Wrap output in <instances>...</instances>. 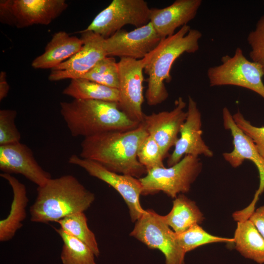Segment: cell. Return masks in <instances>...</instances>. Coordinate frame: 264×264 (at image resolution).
I'll use <instances>...</instances> for the list:
<instances>
[{
    "instance_id": "d6986e66",
    "label": "cell",
    "mask_w": 264,
    "mask_h": 264,
    "mask_svg": "<svg viewBox=\"0 0 264 264\" xmlns=\"http://www.w3.org/2000/svg\"><path fill=\"white\" fill-rule=\"evenodd\" d=\"M81 38L70 36L65 31L55 33L42 54L35 58L32 66L35 69H52L76 54L81 49Z\"/></svg>"
},
{
    "instance_id": "ac0fdd59",
    "label": "cell",
    "mask_w": 264,
    "mask_h": 264,
    "mask_svg": "<svg viewBox=\"0 0 264 264\" xmlns=\"http://www.w3.org/2000/svg\"><path fill=\"white\" fill-rule=\"evenodd\" d=\"M67 7L65 0H13L16 27L48 25Z\"/></svg>"
},
{
    "instance_id": "f546056e",
    "label": "cell",
    "mask_w": 264,
    "mask_h": 264,
    "mask_svg": "<svg viewBox=\"0 0 264 264\" xmlns=\"http://www.w3.org/2000/svg\"><path fill=\"white\" fill-rule=\"evenodd\" d=\"M251 61L259 64L264 72V15L257 21L255 29L247 36Z\"/></svg>"
},
{
    "instance_id": "5bb4252c",
    "label": "cell",
    "mask_w": 264,
    "mask_h": 264,
    "mask_svg": "<svg viewBox=\"0 0 264 264\" xmlns=\"http://www.w3.org/2000/svg\"><path fill=\"white\" fill-rule=\"evenodd\" d=\"M186 106V103L180 97L176 101L172 110L144 115L142 123L158 145L164 158L168 155L170 149L178 138L181 127L187 117Z\"/></svg>"
},
{
    "instance_id": "83f0119b",
    "label": "cell",
    "mask_w": 264,
    "mask_h": 264,
    "mask_svg": "<svg viewBox=\"0 0 264 264\" xmlns=\"http://www.w3.org/2000/svg\"><path fill=\"white\" fill-rule=\"evenodd\" d=\"M139 162L146 169L147 172L153 169L165 167L164 157L160 149L149 134L140 144L137 152Z\"/></svg>"
},
{
    "instance_id": "30bf717a",
    "label": "cell",
    "mask_w": 264,
    "mask_h": 264,
    "mask_svg": "<svg viewBox=\"0 0 264 264\" xmlns=\"http://www.w3.org/2000/svg\"><path fill=\"white\" fill-rule=\"evenodd\" d=\"M118 64L119 108L130 118L141 123L145 115L142 110L144 101L143 60L122 58Z\"/></svg>"
},
{
    "instance_id": "277c9868",
    "label": "cell",
    "mask_w": 264,
    "mask_h": 264,
    "mask_svg": "<svg viewBox=\"0 0 264 264\" xmlns=\"http://www.w3.org/2000/svg\"><path fill=\"white\" fill-rule=\"evenodd\" d=\"M60 105L61 114L73 137L129 131L140 124L121 111L117 102L74 99Z\"/></svg>"
},
{
    "instance_id": "603a6c76",
    "label": "cell",
    "mask_w": 264,
    "mask_h": 264,
    "mask_svg": "<svg viewBox=\"0 0 264 264\" xmlns=\"http://www.w3.org/2000/svg\"><path fill=\"white\" fill-rule=\"evenodd\" d=\"M74 99L94 100L118 103V89L110 88L88 80L80 78L71 79L62 92Z\"/></svg>"
},
{
    "instance_id": "8992f818",
    "label": "cell",
    "mask_w": 264,
    "mask_h": 264,
    "mask_svg": "<svg viewBox=\"0 0 264 264\" xmlns=\"http://www.w3.org/2000/svg\"><path fill=\"white\" fill-rule=\"evenodd\" d=\"M207 75L211 87L235 86L250 89L264 99V72L257 63L249 61L237 47L233 56L221 57V64L209 67Z\"/></svg>"
},
{
    "instance_id": "ba28073f",
    "label": "cell",
    "mask_w": 264,
    "mask_h": 264,
    "mask_svg": "<svg viewBox=\"0 0 264 264\" xmlns=\"http://www.w3.org/2000/svg\"><path fill=\"white\" fill-rule=\"evenodd\" d=\"M150 9L144 0H113L80 32L91 31L107 39L126 25L138 28L147 24Z\"/></svg>"
},
{
    "instance_id": "6da1fadb",
    "label": "cell",
    "mask_w": 264,
    "mask_h": 264,
    "mask_svg": "<svg viewBox=\"0 0 264 264\" xmlns=\"http://www.w3.org/2000/svg\"><path fill=\"white\" fill-rule=\"evenodd\" d=\"M149 135L143 123L132 130L110 131L84 138L79 156L120 174L140 178L146 169L139 162L137 152Z\"/></svg>"
},
{
    "instance_id": "9a60e30c",
    "label": "cell",
    "mask_w": 264,
    "mask_h": 264,
    "mask_svg": "<svg viewBox=\"0 0 264 264\" xmlns=\"http://www.w3.org/2000/svg\"><path fill=\"white\" fill-rule=\"evenodd\" d=\"M223 124L230 131L233 138V149L224 153V159L233 168L241 165L245 159L255 164L259 174L260 184L250 205L255 206L259 196L264 191V158L260 154L252 139L236 124L227 107L222 109Z\"/></svg>"
},
{
    "instance_id": "4316f807",
    "label": "cell",
    "mask_w": 264,
    "mask_h": 264,
    "mask_svg": "<svg viewBox=\"0 0 264 264\" xmlns=\"http://www.w3.org/2000/svg\"><path fill=\"white\" fill-rule=\"evenodd\" d=\"M176 237L179 245L186 253L206 244L218 242L234 243L233 238L213 235L198 224L193 225L181 233L176 234Z\"/></svg>"
},
{
    "instance_id": "2e32d148",
    "label": "cell",
    "mask_w": 264,
    "mask_h": 264,
    "mask_svg": "<svg viewBox=\"0 0 264 264\" xmlns=\"http://www.w3.org/2000/svg\"><path fill=\"white\" fill-rule=\"evenodd\" d=\"M0 170L3 173L20 174L38 186L51 178L36 160L33 153L20 142L0 146Z\"/></svg>"
},
{
    "instance_id": "d6a6232c",
    "label": "cell",
    "mask_w": 264,
    "mask_h": 264,
    "mask_svg": "<svg viewBox=\"0 0 264 264\" xmlns=\"http://www.w3.org/2000/svg\"><path fill=\"white\" fill-rule=\"evenodd\" d=\"M248 219L264 238V205L254 210Z\"/></svg>"
},
{
    "instance_id": "f1b7e54d",
    "label": "cell",
    "mask_w": 264,
    "mask_h": 264,
    "mask_svg": "<svg viewBox=\"0 0 264 264\" xmlns=\"http://www.w3.org/2000/svg\"><path fill=\"white\" fill-rule=\"evenodd\" d=\"M17 114L13 110H0V146L20 142L21 134L15 124Z\"/></svg>"
},
{
    "instance_id": "3957f363",
    "label": "cell",
    "mask_w": 264,
    "mask_h": 264,
    "mask_svg": "<svg viewBox=\"0 0 264 264\" xmlns=\"http://www.w3.org/2000/svg\"><path fill=\"white\" fill-rule=\"evenodd\" d=\"M37 196L30 207V220L37 223L57 222L76 213L84 212L95 200L94 194L74 176L50 178L38 186Z\"/></svg>"
},
{
    "instance_id": "5b68a950",
    "label": "cell",
    "mask_w": 264,
    "mask_h": 264,
    "mask_svg": "<svg viewBox=\"0 0 264 264\" xmlns=\"http://www.w3.org/2000/svg\"><path fill=\"white\" fill-rule=\"evenodd\" d=\"M202 169V163L198 157L185 155L172 166L151 170L139 178L143 188L142 195L161 191L175 198L190 191Z\"/></svg>"
},
{
    "instance_id": "44dd1931",
    "label": "cell",
    "mask_w": 264,
    "mask_h": 264,
    "mask_svg": "<svg viewBox=\"0 0 264 264\" xmlns=\"http://www.w3.org/2000/svg\"><path fill=\"white\" fill-rule=\"evenodd\" d=\"M170 212L162 216L163 221L176 234L181 233L193 225L201 224L205 218L196 202L183 194L173 201Z\"/></svg>"
},
{
    "instance_id": "8fae6325",
    "label": "cell",
    "mask_w": 264,
    "mask_h": 264,
    "mask_svg": "<svg viewBox=\"0 0 264 264\" xmlns=\"http://www.w3.org/2000/svg\"><path fill=\"white\" fill-rule=\"evenodd\" d=\"M161 39L150 22L133 30H120L104 39L107 56L144 58L159 43Z\"/></svg>"
},
{
    "instance_id": "d4e9b609",
    "label": "cell",
    "mask_w": 264,
    "mask_h": 264,
    "mask_svg": "<svg viewBox=\"0 0 264 264\" xmlns=\"http://www.w3.org/2000/svg\"><path fill=\"white\" fill-rule=\"evenodd\" d=\"M57 223L66 232L86 244L95 256L100 255L95 236L88 226L87 218L84 212L67 216L59 220Z\"/></svg>"
},
{
    "instance_id": "7a4b0ae2",
    "label": "cell",
    "mask_w": 264,
    "mask_h": 264,
    "mask_svg": "<svg viewBox=\"0 0 264 264\" xmlns=\"http://www.w3.org/2000/svg\"><path fill=\"white\" fill-rule=\"evenodd\" d=\"M201 32L185 25L176 32L162 39L157 45L144 58V72L148 75V86L145 93L149 106H156L165 101L169 93L164 82L172 80V66L184 53H194L198 50Z\"/></svg>"
},
{
    "instance_id": "ffe728a7",
    "label": "cell",
    "mask_w": 264,
    "mask_h": 264,
    "mask_svg": "<svg viewBox=\"0 0 264 264\" xmlns=\"http://www.w3.org/2000/svg\"><path fill=\"white\" fill-rule=\"evenodd\" d=\"M0 176L7 181L13 192L9 213L6 218L0 220V241L5 242L11 240L23 226L29 199L24 184L10 174L2 173Z\"/></svg>"
},
{
    "instance_id": "4dcf8cb0",
    "label": "cell",
    "mask_w": 264,
    "mask_h": 264,
    "mask_svg": "<svg viewBox=\"0 0 264 264\" xmlns=\"http://www.w3.org/2000/svg\"><path fill=\"white\" fill-rule=\"evenodd\" d=\"M233 118L238 126L252 139L259 153L264 158V126H253L239 110L233 115Z\"/></svg>"
},
{
    "instance_id": "7c38bea8",
    "label": "cell",
    "mask_w": 264,
    "mask_h": 264,
    "mask_svg": "<svg viewBox=\"0 0 264 264\" xmlns=\"http://www.w3.org/2000/svg\"><path fill=\"white\" fill-rule=\"evenodd\" d=\"M83 45L76 54L51 69L48 76L50 81L81 78L96 64L107 56L104 39L91 31L79 32Z\"/></svg>"
},
{
    "instance_id": "e0dca14e",
    "label": "cell",
    "mask_w": 264,
    "mask_h": 264,
    "mask_svg": "<svg viewBox=\"0 0 264 264\" xmlns=\"http://www.w3.org/2000/svg\"><path fill=\"white\" fill-rule=\"evenodd\" d=\"M201 3V0H176L163 8H151L150 22L160 38H165L194 19Z\"/></svg>"
},
{
    "instance_id": "7402d4cb",
    "label": "cell",
    "mask_w": 264,
    "mask_h": 264,
    "mask_svg": "<svg viewBox=\"0 0 264 264\" xmlns=\"http://www.w3.org/2000/svg\"><path fill=\"white\" fill-rule=\"evenodd\" d=\"M233 238L241 255L258 264H264V238L249 219L237 221Z\"/></svg>"
},
{
    "instance_id": "cb8c5ba5",
    "label": "cell",
    "mask_w": 264,
    "mask_h": 264,
    "mask_svg": "<svg viewBox=\"0 0 264 264\" xmlns=\"http://www.w3.org/2000/svg\"><path fill=\"white\" fill-rule=\"evenodd\" d=\"M55 230L63 242L61 253L63 264H97L94 254L86 244L61 228Z\"/></svg>"
},
{
    "instance_id": "836d02e7",
    "label": "cell",
    "mask_w": 264,
    "mask_h": 264,
    "mask_svg": "<svg viewBox=\"0 0 264 264\" xmlns=\"http://www.w3.org/2000/svg\"><path fill=\"white\" fill-rule=\"evenodd\" d=\"M9 89L10 87L7 81L6 72L2 71L0 73V101L7 96Z\"/></svg>"
},
{
    "instance_id": "52a82bcc",
    "label": "cell",
    "mask_w": 264,
    "mask_h": 264,
    "mask_svg": "<svg viewBox=\"0 0 264 264\" xmlns=\"http://www.w3.org/2000/svg\"><path fill=\"white\" fill-rule=\"evenodd\" d=\"M130 235L149 248L160 250L164 255L165 264H185L186 253L177 241L176 234L153 210H146L135 222Z\"/></svg>"
},
{
    "instance_id": "4fadbf2b",
    "label": "cell",
    "mask_w": 264,
    "mask_h": 264,
    "mask_svg": "<svg viewBox=\"0 0 264 264\" xmlns=\"http://www.w3.org/2000/svg\"><path fill=\"white\" fill-rule=\"evenodd\" d=\"M187 113L186 118L180 130V136L173 152L168 156V167L176 164L185 155L197 157L203 155L208 157L213 156L212 151L202 137L201 113L197 102L191 96H188Z\"/></svg>"
},
{
    "instance_id": "1f68e13d",
    "label": "cell",
    "mask_w": 264,
    "mask_h": 264,
    "mask_svg": "<svg viewBox=\"0 0 264 264\" xmlns=\"http://www.w3.org/2000/svg\"><path fill=\"white\" fill-rule=\"evenodd\" d=\"M0 22L9 26H16L13 0H0Z\"/></svg>"
},
{
    "instance_id": "484cf974",
    "label": "cell",
    "mask_w": 264,
    "mask_h": 264,
    "mask_svg": "<svg viewBox=\"0 0 264 264\" xmlns=\"http://www.w3.org/2000/svg\"><path fill=\"white\" fill-rule=\"evenodd\" d=\"M119 67L113 57L106 56L81 78L98 84L118 89Z\"/></svg>"
},
{
    "instance_id": "9c48e42d",
    "label": "cell",
    "mask_w": 264,
    "mask_h": 264,
    "mask_svg": "<svg viewBox=\"0 0 264 264\" xmlns=\"http://www.w3.org/2000/svg\"><path fill=\"white\" fill-rule=\"evenodd\" d=\"M68 163L84 169L90 176L107 183L123 198L129 210L131 220L136 222L146 212L140 204L143 188L139 178L111 172L94 161L71 155Z\"/></svg>"
}]
</instances>
